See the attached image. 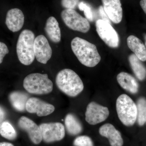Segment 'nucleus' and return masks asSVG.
Listing matches in <instances>:
<instances>
[{"instance_id": "nucleus-1", "label": "nucleus", "mask_w": 146, "mask_h": 146, "mask_svg": "<svg viewBox=\"0 0 146 146\" xmlns=\"http://www.w3.org/2000/svg\"><path fill=\"white\" fill-rule=\"evenodd\" d=\"M71 47L79 61L84 66L93 68L100 61L101 58L96 45L85 39L75 37L71 42Z\"/></svg>"}, {"instance_id": "nucleus-2", "label": "nucleus", "mask_w": 146, "mask_h": 146, "mask_svg": "<svg viewBox=\"0 0 146 146\" xmlns=\"http://www.w3.org/2000/svg\"><path fill=\"white\" fill-rule=\"evenodd\" d=\"M56 83L60 91L71 97L77 96L84 88L79 76L74 71L69 69H63L58 73Z\"/></svg>"}, {"instance_id": "nucleus-3", "label": "nucleus", "mask_w": 146, "mask_h": 146, "mask_svg": "<svg viewBox=\"0 0 146 146\" xmlns=\"http://www.w3.org/2000/svg\"><path fill=\"white\" fill-rule=\"evenodd\" d=\"M35 39L34 33L28 29L22 31L18 37L16 52L18 59L24 65H31L34 61Z\"/></svg>"}, {"instance_id": "nucleus-4", "label": "nucleus", "mask_w": 146, "mask_h": 146, "mask_svg": "<svg viewBox=\"0 0 146 146\" xmlns=\"http://www.w3.org/2000/svg\"><path fill=\"white\" fill-rule=\"evenodd\" d=\"M116 110L123 124L126 126L134 124L137 120V106L130 97L125 94L120 95L116 101Z\"/></svg>"}, {"instance_id": "nucleus-5", "label": "nucleus", "mask_w": 146, "mask_h": 146, "mask_svg": "<svg viewBox=\"0 0 146 146\" xmlns=\"http://www.w3.org/2000/svg\"><path fill=\"white\" fill-rule=\"evenodd\" d=\"M23 86L30 94L43 95L51 93L53 85L47 74L33 73L25 78Z\"/></svg>"}, {"instance_id": "nucleus-6", "label": "nucleus", "mask_w": 146, "mask_h": 146, "mask_svg": "<svg viewBox=\"0 0 146 146\" xmlns=\"http://www.w3.org/2000/svg\"><path fill=\"white\" fill-rule=\"evenodd\" d=\"M61 17L65 25L73 30L86 33L90 30L89 21L74 9H64L61 12Z\"/></svg>"}, {"instance_id": "nucleus-7", "label": "nucleus", "mask_w": 146, "mask_h": 146, "mask_svg": "<svg viewBox=\"0 0 146 146\" xmlns=\"http://www.w3.org/2000/svg\"><path fill=\"white\" fill-rule=\"evenodd\" d=\"M96 26L99 36L108 46L110 48H118L119 45V35L109 23L99 19L96 22Z\"/></svg>"}, {"instance_id": "nucleus-8", "label": "nucleus", "mask_w": 146, "mask_h": 146, "mask_svg": "<svg viewBox=\"0 0 146 146\" xmlns=\"http://www.w3.org/2000/svg\"><path fill=\"white\" fill-rule=\"evenodd\" d=\"M39 127L42 139L46 143L60 141L65 136V127L61 123H44L41 124Z\"/></svg>"}, {"instance_id": "nucleus-9", "label": "nucleus", "mask_w": 146, "mask_h": 146, "mask_svg": "<svg viewBox=\"0 0 146 146\" xmlns=\"http://www.w3.org/2000/svg\"><path fill=\"white\" fill-rule=\"evenodd\" d=\"M109 110L106 107L95 102H91L87 105L85 112V120L91 125L102 122L108 118Z\"/></svg>"}, {"instance_id": "nucleus-10", "label": "nucleus", "mask_w": 146, "mask_h": 146, "mask_svg": "<svg viewBox=\"0 0 146 146\" xmlns=\"http://www.w3.org/2000/svg\"><path fill=\"white\" fill-rule=\"evenodd\" d=\"M34 51L36 60L42 64H46L52 55L51 47L43 35H38L35 39Z\"/></svg>"}, {"instance_id": "nucleus-11", "label": "nucleus", "mask_w": 146, "mask_h": 146, "mask_svg": "<svg viewBox=\"0 0 146 146\" xmlns=\"http://www.w3.org/2000/svg\"><path fill=\"white\" fill-rule=\"evenodd\" d=\"M26 110L30 113H36L39 117H44L54 111V106L36 98H29L27 102Z\"/></svg>"}, {"instance_id": "nucleus-12", "label": "nucleus", "mask_w": 146, "mask_h": 146, "mask_svg": "<svg viewBox=\"0 0 146 146\" xmlns=\"http://www.w3.org/2000/svg\"><path fill=\"white\" fill-rule=\"evenodd\" d=\"M18 125L21 129L28 133L29 137L34 144H38L42 140V133L39 126L32 120L26 117H22L18 122Z\"/></svg>"}, {"instance_id": "nucleus-13", "label": "nucleus", "mask_w": 146, "mask_h": 146, "mask_svg": "<svg viewBox=\"0 0 146 146\" xmlns=\"http://www.w3.org/2000/svg\"><path fill=\"white\" fill-rule=\"evenodd\" d=\"M103 7L110 20L115 24L121 23L123 9L120 0H102Z\"/></svg>"}, {"instance_id": "nucleus-14", "label": "nucleus", "mask_w": 146, "mask_h": 146, "mask_svg": "<svg viewBox=\"0 0 146 146\" xmlns=\"http://www.w3.org/2000/svg\"><path fill=\"white\" fill-rule=\"evenodd\" d=\"M24 22L25 16L19 9H12L7 13L5 24L9 29L13 32L21 30L23 26Z\"/></svg>"}, {"instance_id": "nucleus-15", "label": "nucleus", "mask_w": 146, "mask_h": 146, "mask_svg": "<svg viewBox=\"0 0 146 146\" xmlns=\"http://www.w3.org/2000/svg\"><path fill=\"white\" fill-rule=\"evenodd\" d=\"M99 133L108 139L111 146H123V141L121 133L111 124L106 123L102 125L100 128Z\"/></svg>"}, {"instance_id": "nucleus-16", "label": "nucleus", "mask_w": 146, "mask_h": 146, "mask_svg": "<svg viewBox=\"0 0 146 146\" xmlns=\"http://www.w3.org/2000/svg\"><path fill=\"white\" fill-rule=\"evenodd\" d=\"M117 80L120 86L131 94L138 92L139 84L135 78L128 73L121 72L117 76Z\"/></svg>"}, {"instance_id": "nucleus-17", "label": "nucleus", "mask_w": 146, "mask_h": 146, "mask_svg": "<svg viewBox=\"0 0 146 146\" xmlns=\"http://www.w3.org/2000/svg\"><path fill=\"white\" fill-rule=\"evenodd\" d=\"M129 48L141 61H146V48L142 41L136 36L131 35L127 40Z\"/></svg>"}, {"instance_id": "nucleus-18", "label": "nucleus", "mask_w": 146, "mask_h": 146, "mask_svg": "<svg viewBox=\"0 0 146 146\" xmlns=\"http://www.w3.org/2000/svg\"><path fill=\"white\" fill-rule=\"evenodd\" d=\"M45 31L48 37L55 43H59L61 40V31L58 22L54 17L51 16L47 19Z\"/></svg>"}, {"instance_id": "nucleus-19", "label": "nucleus", "mask_w": 146, "mask_h": 146, "mask_svg": "<svg viewBox=\"0 0 146 146\" xmlns=\"http://www.w3.org/2000/svg\"><path fill=\"white\" fill-rule=\"evenodd\" d=\"M28 95L21 91H14L9 95V100L13 108L19 112H23L26 110Z\"/></svg>"}, {"instance_id": "nucleus-20", "label": "nucleus", "mask_w": 146, "mask_h": 146, "mask_svg": "<svg viewBox=\"0 0 146 146\" xmlns=\"http://www.w3.org/2000/svg\"><path fill=\"white\" fill-rule=\"evenodd\" d=\"M129 61L131 69L136 77L140 81H143L146 78V68L134 54L130 55Z\"/></svg>"}, {"instance_id": "nucleus-21", "label": "nucleus", "mask_w": 146, "mask_h": 146, "mask_svg": "<svg viewBox=\"0 0 146 146\" xmlns=\"http://www.w3.org/2000/svg\"><path fill=\"white\" fill-rule=\"evenodd\" d=\"M65 127L69 134L76 135L82 131V126L78 118L72 114H68L65 117Z\"/></svg>"}, {"instance_id": "nucleus-22", "label": "nucleus", "mask_w": 146, "mask_h": 146, "mask_svg": "<svg viewBox=\"0 0 146 146\" xmlns=\"http://www.w3.org/2000/svg\"><path fill=\"white\" fill-rule=\"evenodd\" d=\"M137 108V121L138 125H143L146 122V99L141 97L136 103Z\"/></svg>"}, {"instance_id": "nucleus-23", "label": "nucleus", "mask_w": 146, "mask_h": 146, "mask_svg": "<svg viewBox=\"0 0 146 146\" xmlns=\"http://www.w3.org/2000/svg\"><path fill=\"white\" fill-rule=\"evenodd\" d=\"M0 134L9 140H14L17 137V133L13 126L5 121L0 124Z\"/></svg>"}, {"instance_id": "nucleus-24", "label": "nucleus", "mask_w": 146, "mask_h": 146, "mask_svg": "<svg viewBox=\"0 0 146 146\" xmlns=\"http://www.w3.org/2000/svg\"><path fill=\"white\" fill-rule=\"evenodd\" d=\"M79 9L84 11L86 18L90 21H93L94 20V14L91 7L86 3L80 2L79 3Z\"/></svg>"}, {"instance_id": "nucleus-25", "label": "nucleus", "mask_w": 146, "mask_h": 146, "mask_svg": "<svg viewBox=\"0 0 146 146\" xmlns=\"http://www.w3.org/2000/svg\"><path fill=\"white\" fill-rule=\"evenodd\" d=\"M74 144L75 146H93V143L90 137L86 136H79L75 139Z\"/></svg>"}, {"instance_id": "nucleus-26", "label": "nucleus", "mask_w": 146, "mask_h": 146, "mask_svg": "<svg viewBox=\"0 0 146 146\" xmlns=\"http://www.w3.org/2000/svg\"><path fill=\"white\" fill-rule=\"evenodd\" d=\"M80 0H61V4L65 9H74L78 5Z\"/></svg>"}, {"instance_id": "nucleus-27", "label": "nucleus", "mask_w": 146, "mask_h": 146, "mask_svg": "<svg viewBox=\"0 0 146 146\" xmlns=\"http://www.w3.org/2000/svg\"><path fill=\"white\" fill-rule=\"evenodd\" d=\"M8 48L5 43L0 42V64L3 62L4 58L9 53Z\"/></svg>"}, {"instance_id": "nucleus-28", "label": "nucleus", "mask_w": 146, "mask_h": 146, "mask_svg": "<svg viewBox=\"0 0 146 146\" xmlns=\"http://www.w3.org/2000/svg\"><path fill=\"white\" fill-rule=\"evenodd\" d=\"M99 12L102 18V19H103V20L106 21V22H109V18H108L107 14L105 12L103 7L102 6L100 7Z\"/></svg>"}, {"instance_id": "nucleus-29", "label": "nucleus", "mask_w": 146, "mask_h": 146, "mask_svg": "<svg viewBox=\"0 0 146 146\" xmlns=\"http://www.w3.org/2000/svg\"><path fill=\"white\" fill-rule=\"evenodd\" d=\"M6 112L5 110L2 106H0V124L4 121L5 119Z\"/></svg>"}, {"instance_id": "nucleus-30", "label": "nucleus", "mask_w": 146, "mask_h": 146, "mask_svg": "<svg viewBox=\"0 0 146 146\" xmlns=\"http://www.w3.org/2000/svg\"><path fill=\"white\" fill-rule=\"evenodd\" d=\"M140 4L144 12L146 14V0H141Z\"/></svg>"}, {"instance_id": "nucleus-31", "label": "nucleus", "mask_w": 146, "mask_h": 146, "mask_svg": "<svg viewBox=\"0 0 146 146\" xmlns=\"http://www.w3.org/2000/svg\"><path fill=\"white\" fill-rule=\"evenodd\" d=\"M0 146H14L12 144L10 143H6V142H3L0 143Z\"/></svg>"}, {"instance_id": "nucleus-32", "label": "nucleus", "mask_w": 146, "mask_h": 146, "mask_svg": "<svg viewBox=\"0 0 146 146\" xmlns=\"http://www.w3.org/2000/svg\"><path fill=\"white\" fill-rule=\"evenodd\" d=\"M144 38H145V46L146 48V34L145 35V36H144Z\"/></svg>"}]
</instances>
